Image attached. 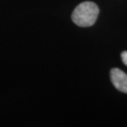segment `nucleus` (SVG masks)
Listing matches in <instances>:
<instances>
[{
	"label": "nucleus",
	"mask_w": 127,
	"mask_h": 127,
	"mask_svg": "<svg viewBox=\"0 0 127 127\" xmlns=\"http://www.w3.org/2000/svg\"><path fill=\"white\" fill-rule=\"evenodd\" d=\"M99 15V8L92 1L83 2L73 11L72 21L80 27H90L97 21Z\"/></svg>",
	"instance_id": "obj_1"
},
{
	"label": "nucleus",
	"mask_w": 127,
	"mask_h": 127,
	"mask_svg": "<svg viewBox=\"0 0 127 127\" xmlns=\"http://www.w3.org/2000/svg\"><path fill=\"white\" fill-rule=\"evenodd\" d=\"M111 81L118 91L127 93V74L118 68H114L110 72Z\"/></svg>",
	"instance_id": "obj_2"
},
{
	"label": "nucleus",
	"mask_w": 127,
	"mask_h": 127,
	"mask_svg": "<svg viewBox=\"0 0 127 127\" xmlns=\"http://www.w3.org/2000/svg\"><path fill=\"white\" fill-rule=\"evenodd\" d=\"M121 57H122L123 63L126 66H127V51L123 52L122 55H121Z\"/></svg>",
	"instance_id": "obj_3"
}]
</instances>
